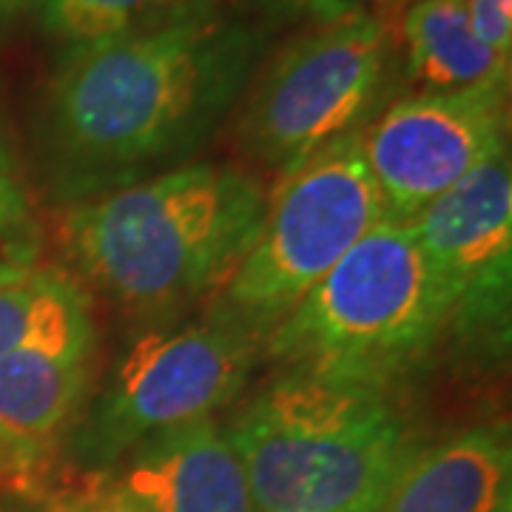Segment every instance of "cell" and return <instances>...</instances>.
<instances>
[{
  "label": "cell",
  "instance_id": "cell-1",
  "mask_svg": "<svg viewBox=\"0 0 512 512\" xmlns=\"http://www.w3.org/2000/svg\"><path fill=\"white\" fill-rule=\"evenodd\" d=\"M262 55L259 29L214 9L72 46L46 97L57 191L100 197L188 157L237 109Z\"/></svg>",
  "mask_w": 512,
  "mask_h": 512
},
{
  "label": "cell",
  "instance_id": "cell-2",
  "mask_svg": "<svg viewBox=\"0 0 512 512\" xmlns=\"http://www.w3.org/2000/svg\"><path fill=\"white\" fill-rule=\"evenodd\" d=\"M256 180L228 165H174L74 208V265L134 313L180 308L228 279L265 217Z\"/></svg>",
  "mask_w": 512,
  "mask_h": 512
},
{
  "label": "cell",
  "instance_id": "cell-3",
  "mask_svg": "<svg viewBox=\"0 0 512 512\" xmlns=\"http://www.w3.org/2000/svg\"><path fill=\"white\" fill-rule=\"evenodd\" d=\"M256 512H376L419 450L382 384L285 370L228 430Z\"/></svg>",
  "mask_w": 512,
  "mask_h": 512
},
{
  "label": "cell",
  "instance_id": "cell-4",
  "mask_svg": "<svg viewBox=\"0 0 512 512\" xmlns=\"http://www.w3.org/2000/svg\"><path fill=\"white\" fill-rule=\"evenodd\" d=\"M450 328L441 279L410 222L379 220L268 336L285 370L382 384Z\"/></svg>",
  "mask_w": 512,
  "mask_h": 512
},
{
  "label": "cell",
  "instance_id": "cell-5",
  "mask_svg": "<svg viewBox=\"0 0 512 512\" xmlns=\"http://www.w3.org/2000/svg\"><path fill=\"white\" fill-rule=\"evenodd\" d=\"M362 131V128H359ZM359 131L282 174L251 248L225 279L220 319L248 333L276 328L330 268L384 220Z\"/></svg>",
  "mask_w": 512,
  "mask_h": 512
},
{
  "label": "cell",
  "instance_id": "cell-6",
  "mask_svg": "<svg viewBox=\"0 0 512 512\" xmlns=\"http://www.w3.org/2000/svg\"><path fill=\"white\" fill-rule=\"evenodd\" d=\"M390 69L382 20L348 12L279 49L251 77L239 106V143L288 174L333 140L365 128Z\"/></svg>",
  "mask_w": 512,
  "mask_h": 512
},
{
  "label": "cell",
  "instance_id": "cell-7",
  "mask_svg": "<svg viewBox=\"0 0 512 512\" xmlns=\"http://www.w3.org/2000/svg\"><path fill=\"white\" fill-rule=\"evenodd\" d=\"M254 353V333L220 316L140 339L74 433V456L106 470L148 436L211 419L245 387Z\"/></svg>",
  "mask_w": 512,
  "mask_h": 512
},
{
  "label": "cell",
  "instance_id": "cell-8",
  "mask_svg": "<svg viewBox=\"0 0 512 512\" xmlns=\"http://www.w3.org/2000/svg\"><path fill=\"white\" fill-rule=\"evenodd\" d=\"M507 89L413 94L359 131L387 220L419 217L430 202L507 151Z\"/></svg>",
  "mask_w": 512,
  "mask_h": 512
},
{
  "label": "cell",
  "instance_id": "cell-9",
  "mask_svg": "<svg viewBox=\"0 0 512 512\" xmlns=\"http://www.w3.org/2000/svg\"><path fill=\"white\" fill-rule=\"evenodd\" d=\"M441 279L450 325L507 342L512 276V174L507 151L476 168L410 220Z\"/></svg>",
  "mask_w": 512,
  "mask_h": 512
},
{
  "label": "cell",
  "instance_id": "cell-10",
  "mask_svg": "<svg viewBox=\"0 0 512 512\" xmlns=\"http://www.w3.org/2000/svg\"><path fill=\"white\" fill-rule=\"evenodd\" d=\"M97 484L134 512H256L245 467L214 419L148 436Z\"/></svg>",
  "mask_w": 512,
  "mask_h": 512
},
{
  "label": "cell",
  "instance_id": "cell-11",
  "mask_svg": "<svg viewBox=\"0 0 512 512\" xmlns=\"http://www.w3.org/2000/svg\"><path fill=\"white\" fill-rule=\"evenodd\" d=\"M94 345H26L0 359V473H26L63 433Z\"/></svg>",
  "mask_w": 512,
  "mask_h": 512
},
{
  "label": "cell",
  "instance_id": "cell-12",
  "mask_svg": "<svg viewBox=\"0 0 512 512\" xmlns=\"http://www.w3.org/2000/svg\"><path fill=\"white\" fill-rule=\"evenodd\" d=\"M376 512H512V447L501 424L421 444Z\"/></svg>",
  "mask_w": 512,
  "mask_h": 512
},
{
  "label": "cell",
  "instance_id": "cell-13",
  "mask_svg": "<svg viewBox=\"0 0 512 512\" xmlns=\"http://www.w3.org/2000/svg\"><path fill=\"white\" fill-rule=\"evenodd\" d=\"M402 35L410 72L427 92L510 86V57L478 40L464 0H416L404 15Z\"/></svg>",
  "mask_w": 512,
  "mask_h": 512
},
{
  "label": "cell",
  "instance_id": "cell-14",
  "mask_svg": "<svg viewBox=\"0 0 512 512\" xmlns=\"http://www.w3.org/2000/svg\"><path fill=\"white\" fill-rule=\"evenodd\" d=\"M26 345H94L89 299L69 276L29 271L0 282V359Z\"/></svg>",
  "mask_w": 512,
  "mask_h": 512
},
{
  "label": "cell",
  "instance_id": "cell-15",
  "mask_svg": "<svg viewBox=\"0 0 512 512\" xmlns=\"http://www.w3.org/2000/svg\"><path fill=\"white\" fill-rule=\"evenodd\" d=\"M43 26L63 43L86 46L214 9V0H35Z\"/></svg>",
  "mask_w": 512,
  "mask_h": 512
},
{
  "label": "cell",
  "instance_id": "cell-16",
  "mask_svg": "<svg viewBox=\"0 0 512 512\" xmlns=\"http://www.w3.org/2000/svg\"><path fill=\"white\" fill-rule=\"evenodd\" d=\"M29 271V205L15 157L0 134V282H12Z\"/></svg>",
  "mask_w": 512,
  "mask_h": 512
},
{
  "label": "cell",
  "instance_id": "cell-17",
  "mask_svg": "<svg viewBox=\"0 0 512 512\" xmlns=\"http://www.w3.org/2000/svg\"><path fill=\"white\" fill-rule=\"evenodd\" d=\"M476 37L498 55L512 52V0H464Z\"/></svg>",
  "mask_w": 512,
  "mask_h": 512
},
{
  "label": "cell",
  "instance_id": "cell-18",
  "mask_svg": "<svg viewBox=\"0 0 512 512\" xmlns=\"http://www.w3.org/2000/svg\"><path fill=\"white\" fill-rule=\"evenodd\" d=\"M274 15H313L319 18L322 23L325 20H336L348 12H356L350 9V0H262Z\"/></svg>",
  "mask_w": 512,
  "mask_h": 512
},
{
  "label": "cell",
  "instance_id": "cell-19",
  "mask_svg": "<svg viewBox=\"0 0 512 512\" xmlns=\"http://www.w3.org/2000/svg\"><path fill=\"white\" fill-rule=\"evenodd\" d=\"M60 512H134V510H128L126 504H120V501H117L111 493H106L100 484H94L89 493L69 501L66 507H60Z\"/></svg>",
  "mask_w": 512,
  "mask_h": 512
},
{
  "label": "cell",
  "instance_id": "cell-20",
  "mask_svg": "<svg viewBox=\"0 0 512 512\" xmlns=\"http://www.w3.org/2000/svg\"><path fill=\"white\" fill-rule=\"evenodd\" d=\"M35 0H0V23L9 18H15L18 12H23L26 6H32Z\"/></svg>",
  "mask_w": 512,
  "mask_h": 512
}]
</instances>
